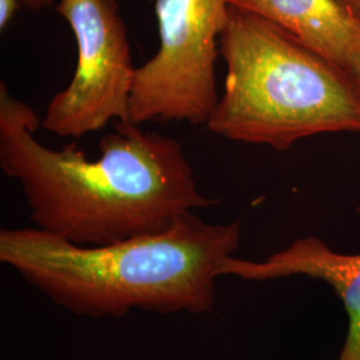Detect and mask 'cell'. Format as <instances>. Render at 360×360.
Segmentation results:
<instances>
[{
  "label": "cell",
  "instance_id": "1",
  "mask_svg": "<svg viewBox=\"0 0 360 360\" xmlns=\"http://www.w3.org/2000/svg\"><path fill=\"white\" fill-rule=\"evenodd\" d=\"M41 122L0 83V168L22 187L37 229L79 245L165 231L212 200L199 191L178 141L115 122L89 160L75 143L55 151L34 134Z\"/></svg>",
  "mask_w": 360,
  "mask_h": 360
},
{
  "label": "cell",
  "instance_id": "2",
  "mask_svg": "<svg viewBox=\"0 0 360 360\" xmlns=\"http://www.w3.org/2000/svg\"><path fill=\"white\" fill-rule=\"evenodd\" d=\"M239 221L210 224L193 211L167 230L79 245L39 229H1L0 260L75 315L119 318L132 309L203 314L221 264L240 242Z\"/></svg>",
  "mask_w": 360,
  "mask_h": 360
},
{
  "label": "cell",
  "instance_id": "3",
  "mask_svg": "<svg viewBox=\"0 0 360 360\" xmlns=\"http://www.w3.org/2000/svg\"><path fill=\"white\" fill-rule=\"evenodd\" d=\"M227 72L212 134L285 151L297 141L360 131V82L267 19L230 6L219 38Z\"/></svg>",
  "mask_w": 360,
  "mask_h": 360
},
{
  "label": "cell",
  "instance_id": "4",
  "mask_svg": "<svg viewBox=\"0 0 360 360\" xmlns=\"http://www.w3.org/2000/svg\"><path fill=\"white\" fill-rule=\"evenodd\" d=\"M229 0H155L160 46L136 68L129 122L206 124L218 103L215 63Z\"/></svg>",
  "mask_w": 360,
  "mask_h": 360
},
{
  "label": "cell",
  "instance_id": "5",
  "mask_svg": "<svg viewBox=\"0 0 360 360\" xmlns=\"http://www.w3.org/2000/svg\"><path fill=\"white\" fill-rule=\"evenodd\" d=\"M55 10L74 32L77 68L47 105L43 129L80 138L110 122H129L136 68L117 0H59Z\"/></svg>",
  "mask_w": 360,
  "mask_h": 360
},
{
  "label": "cell",
  "instance_id": "6",
  "mask_svg": "<svg viewBox=\"0 0 360 360\" xmlns=\"http://www.w3.org/2000/svg\"><path fill=\"white\" fill-rule=\"evenodd\" d=\"M232 275L247 281H269L306 275L330 284L343 300L348 315V334L339 360H360V254L343 255L321 239L309 236L295 240L264 262L230 257L220 276Z\"/></svg>",
  "mask_w": 360,
  "mask_h": 360
},
{
  "label": "cell",
  "instance_id": "7",
  "mask_svg": "<svg viewBox=\"0 0 360 360\" xmlns=\"http://www.w3.org/2000/svg\"><path fill=\"white\" fill-rule=\"evenodd\" d=\"M229 3L267 19L309 50L352 72L360 56V19L338 0H229Z\"/></svg>",
  "mask_w": 360,
  "mask_h": 360
},
{
  "label": "cell",
  "instance_id": "8",
  "mask_svg": "<svg viewBox=\"0 0 360 360\" xmlns=\"http://www.w3.org/2000/svg\"><path fill=\"white\" fill-rule=\"evenodd\" d=\"M22 3L19 0H0V30L10 25L13 15L22 8Z\"/></svg>",
  "mask_w": 360,
  "mask_h": 360
},
{
  "label": "cell",
  "instance_id": "9",
  "mask_svg": "<svg viewBox=\"0 0 360 360\" xmlns=\"http://www.w3.org/2000/svg\"><path fill=\"white\" fill-rule=\"evenodd\" d=\"M22 3V6L30 10V11H41L47 7H51L53 6V1L55 0H19Z\"/></svg>",
  "mask_w": 360,
  "mask_h": 360
},
{
  "label": "cell",
  "instance_id": "10",
  "mask_svg": "<svg viewBox=\"0 0 360 360\" xmlns=\"http://www.w3.org/2000/svg\"><path fill=\"white\" fill-rule=\"evenodd\" d=\"M338 1L360 19V0H338Z\"/></svg>",
  "mask_w": 360,
  "mask_h": 360
},
{
  "label": "cell",
  "instance_id": "11",
  "mask_svg": "<svg viewBox=\"0 0 360 360\" xmlns=\"http://www.w3.org/2000/svg\"><path fill=\"white\" fill-rule=\"evenodd\" d=\"M352 72H354V75L356 77V79L360 82V56L355 60V63H354V67H352Z\"/></svg>",
  "mask_w": 360,
  "mask_h": 360
}]
</instances>
